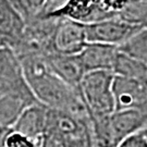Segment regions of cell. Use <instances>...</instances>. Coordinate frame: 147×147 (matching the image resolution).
<instances>
[{
  "instance_id": "obj_1",
  "label": "cell",
  "mask_w": 147,
  "mask_h": 147,
  "mask_svg": "<svg viewBox=\"0 0 147 147\" xmlns=\"http://www.w3.org/2000/svg\"><path fill=\"white\" fill-rule=\"evenodd\" d=\"M23 76L35 99L49 109L61 110L82 120L89 115L79 87H72L53 73L44 55L20 57Z\"/></svg>"
},
{
  "instance_id": "obj_2",
  "label": "cell",
  "mask_w": 147,
  "mask_h": 147,
  "mask_svg": "<svg viewBox=\"0 0 147 147\" xmlns=\"http://www.w3.org/2000/svg\"><path fill=\"white\" fill-rule=\"evenodd\" d=\"M113 80L115 74L106 70L89 71L82 78L79 90L89 117L108 116L116 110Z\"/></svg>"
},
{
  "instance_id": "obj_3",
  "label": "cell",
  "mask_w": 147,
  "mask_h": 147,
  "mask_svg": "<svg viewBox=\"0 0 147 147\" xmlns=\"http://www.w3.org/2000/svg\"><path fill=\"white\" fill-rule=\"evenodd\" d=\"M85 25L88 42H98L120 47L142 27L131 24L120 18H110Z\"/></svg>"
},
{
  "instance_id": "obj_4",
  "label": "cell",
  "mask_w": 147,
  "mask_h": 147,
  "mask_svg": "<svg viewBox=\"0 0 147 147\" xmlns=\"http://www.w3.org/2000/svg\"><path fill=\"white\" fill-rule=\"evenodd\" d=\"M85 25L83 23L59 19L53 40V50L56 53L78 55L87 44Z\"/></svg>"
},
{
  "instance_id": "obj_5",
  "label": "cell",
  "mask_w": 147,
  "mask_h": 147,
  "mask_svg": "<svg viewBox=\"0 0 147 147\" xmlns=\"http://www.w3.org/2000/svg\"><path fill=\"white\" fill-rule=\"evenodd\" d=\"M112 90L116 110L135 109L147 104V79H129L115 75Z\"/></svg>"
},
{
  "instance_id": "obj_6",
  "label": "cell",
  "mask_w": 147,
  "mask_h": 147,
  "mask_svg": "<svg viewBox=\"0 0 147 147\" xmlns=\"http://www.w3.org/2000/svg\"><path fill=\"white\" fill-rule=\"evenodd\" d=\"M38 102L30 87L10 90L0 95V126L12 127L22 112Z\"/></svg>"
},
{
  "instance_id": "obj_7",
  "label": "cell",
  "mask_w": 147,
  "mask_h": 147,
  "mask_svg": "<svg viewBox=\"0 0 147 147\" xmlns=\"http://www.w3.org/2000/svg\"><path fill=\"white\" fill-rule=\"evenodd\" d=\"M118 53L119 47L117 46L98 42H87L82 51L78 53V57L84 68L85 73L98 70L112 72Z\"/></svg>"
},
{
  "instance_id": "obj_8",
  "label": "cell",
  "mask_w": 147,
  "mask_h": 147,
  "mask_svg": "<svg viewBox=\"0 0 147 147\" xmlns=\"http://www.w3.org/2000/svg\"><path fill=\"white\" fill-rule=\"evenodd\" d=\"M47 116V107L39 102L33 104L22 112L14 125L12 126V130L39 143L46 132Z\"/></svg>"
},
{
  "instance_id": "obj_9",
  "label": "cell",
  "mask_w": 147,
  "mask_h": 147,
  "mask_svg": "<svg viewBox=\"0 0 147 147\" xmlns=\"http://www.w3.org/2000/svg\"><path fill=\"white\" fill-rule=\"evenodd\" d=\"M46 60L53 73L59 79L72 87H79L81 80L85 74V70L78 55L53 53L46 55Z\"/></svg>"
},
{
  "instance_id": "obj_10",
  "label": "cell",
  "mask_w": 147,
  "mask_h": 147,
  "mask_svg": "<svg viewBox=\"0 0 147 147\" xmlns=\"http://www.w3.org/2000/svg\"><path fill=\"white\" fill-rule=\"evenodd\" d=\"M111 130L117 143L146 129V121L140 108L113 111L109 116Z\"/></svg>"
},
{
  "instance_id": "obj_11",
  "label": "cell",
  "mask_w": 147,
  "mask_h": 147,
  "mask_svg": "<svg viewBox=\"0 0 147 147\" xmlns=\"http://www.w3.org/2000/svg\"><path fill=\"white\" fill-rule=\"evenodd\" d=\"M25 21L13 8L9 0H0V39L10 47L22 36Z\"/></svg>"
},
{
  "instance_id": "obj_12",
  "label": "cell",
  "mask_w": 147,
  "mask_h": 147,
  "mask_svg": "<svg viewBox=\"0 0 147 147\" xmlns=\"http://www.w3.org/2000/svg\"><path fill=\"white\" fill-rule=\"evenodd\" d=\"M94 0H65L57 9L40 14L44 18L67 19L83 24L92 23L94 20Z\"/></svg>"
},
{
  "instance_id": "obj_13",
  "label": "cell",
  "mask_w": 147,
  "mask_h": 147,
  "mask_svg": "<svg viewBox=\"0 0 147 147\" xmlns=\"http://www.w3.org/2000/svg\"><path fill=\"white\" fill-rule=\"evenodd\" d=\"M112 73L129 79H147V64L119 50Z\"/></svg>"
},
{
  "instance_id": "obj_14",
  "label": "cell",
  "mask_w": 147,
  "mask_h": 147,
  "mask_svg": "<svg viewBox=\"0 0 147 147\" xmlns=\"http://www.w3.org/2000/svg\"><path fill=\"white\" fill-rule=\"evenodd\" d=\"M119 50L132 58L147 63V26L142 27L132 35L119 47Z\"/></svg>"
},
{
  "instance_id": "obj_15",
  "label": "cell",
  "mask_w": 147,
  "mask_h": 147,
  "mask_svg": "<svg viewBox=\"0 0 147 147\" xmlns=\"http://www.w3.org/2000/svg\"><path fill=\"white\" fill-rule=\"evenodd\" d=\"M117 18H120L137 26H147V1L129 0L123 10L118 14Z\"/></svg>"
},
{
  "instance_id": "obj_16",
  "label": "cell",
  "mask_w": 147,
  "mask_h": 147,
  "mask_svg": "<svg viewBox=\"0 0 147 147\" xmlns=\"http://www.w3.org/2000/svg\"><path fill=\"white\" fill-rule=\"evenodd\" d=\"M25 23L40 16L49 0H9Z\"/></svg>"
},
{
  "instance_id": "obj_17",
  "label": "cell",
  "mask_w": 147,
  "mask_h": 147,
  "mask_svg": "<svg viewBox=\"0 0 147 147\" xmlns=\"http://www.w3.org/2000/svg\"><path fill=\"white\" fill-rule=\"evenodd\" d=\"M5 147H38V143L21 133L11 130L5 138Z\"/></svg>"
},
{
  "instance_id": "obj_18",
  "label": "cell",
  "mask_w": 147,
  "mask_h": 147,
  "mask_svg": "<svg viewBox=\"0 0 147 147\" xmlns=\"http://www.w3.org/2000/svg\"><path fill=\"white\" fill-rule=\"evenodd\" d=\"M117 147H147V138L142 132H137L122 140Z\"/></svg>"
},
{
  "instance_id": "obj_19",
  "label": "cell",
  "mask_w": 147,
  "mask_h": 147,
  "mask_svg": "<svg viewBox=\"0 0 147 147\" xmlns=\"http://www.w3.org/2000/svg\"><path fill=\"white\" fill-rule=\"evenodd\" d=\"M38 147H69L60 137L46 132L38 143Z\"/></svg>"
},
{
  "instance_id": "obj_20",
  "label": "cell",
  "mask_w": 147,
  "mask_h": 147,
  "mask_svg": "<svg viewBox=\"0 0 147 147\" xmlns=\"http://www.w3.org/2000/svg\"><path fill=\"white\" fill-rule=\"evenodd\" d=\"M12 127H5V126H0V147H5V138L8 134L11 132Z\"/></svg>"
},
{
  "instance_id": "obj_21",
  "label": "cell",
  "mask_w": 147,
  "mask_h": 147,
  "mask_svg": "<svg viewBox=\"0 0 147 147\" xmlns=\"http://www.w3.org/2000/svg\"><path fill=\"white\" fill-rule=\"evenodd\" d=\"M142 133H143V134H144V135H145V137H146V138H147V129H145L144 131H142Z\"/></svg>"
}]
</instances>
